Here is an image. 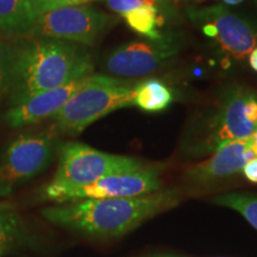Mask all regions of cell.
Wrapping results in <instances>:
<instances>
[{
  "label": "cell",
  "instance_id": "obj_1",
  "mask_svg": "<svg viewBox=\"0 0 257 257\" xmlns=\"http://www.w3.org/2000/svg\"><path fill=\"white\" fill-rule=\"evenodd\" d=\"M92 54L86 47L54 38L24 37L12 44L10 105L92 75Z\"/></svg>",
  "mask_w": 257,
  "mask_h": 257
},
{
  "label": "cell",
  "instance_id": "obj_2",
  "mask_svg": "<svg viewBox=\"0 0 257 257\" xmlns=\"http://www.w3.org/2000/svg\"><path fill=\"white\" fill-rule=\"evenodd\" d=\"M181 200L176 189H160L136 198L79 199L42 210L51 224L94 237H120L144 221L175 207Z\"/></svg>",
  "mask_w": 257,
  "mask_h": 257
},
{
  "label": "cell",
  "instance_id": "obj_3",
  "mask_svg": "<svg viewBox=\"0 0 257 257\" xmlns=\"http://www.w3.org/2000/svg\"><path fill=\"white\" fill-rule=\"evenodd\" d=\"M147 167L130 156L107 154L87 144L67 142L59 148V166L41 193L42 200L63 202L67 195L106 176L135 172Z\"/></svg>",
  "mask_w": 257,
  "mask_h": 257
},
{
  "label": "cell",
  "instance_id": "obj_4",
  "mask_svg": "<svg viewBox=\"0 0 257 257\" xmlns=\"http://www.w3.org/2000/svg\"><path fill=\"white\" fill-rule=\"evenodd\" d=\"M141 81L94 74L92 81L51 117L54 127L61 134L75 136L105 115L134 106Z\"/></svg>",
  "mask_w": 257,
  "mask_h": 257
},
{
  "label": "cell",
  "instance_id": "obj_5",
  "mask_svg": "<svg viewBox=\"0 0 257 257\" xmlns=\"http://www.w3.org/2000/svg\"><path fill=\"white\" fill-rule=\"evenodd\" d=\"M250 94L251 92L239 86L224 91L212 112L193 130L188 152L193 155H206L232 141L249 140L257 127L244 114V105Z\"/></svg>",
  "mask_w": 257,
  "mask_h": 257
},
{
  "label": "cell",
  "instance_id": "obj_6",
  "mask_svg": "<svg viewBox=\"0 0 257 257\" xmlns=\"http://www.w3.org/2000/svg\"><path fill=\"white\" fill-rule=\"evenodd\" d=\"M118 23L115 16L89 5H70L36 16L23 37L54 38L87 47Z\"/></svg>",
  "mask_w": 257,
  "mask_h": 257
},
{
  "label": "cell",
  "instance_id": "obj_7",
  "mask_svg": "<svg viewBox=\"0 0 257 257\" xmlns=\"http://www.w3.org/2000/svg\"><path fill=\"white\" fill-rule=\"evenodd\" d=\"M55 155V141L49 134H22L0 153V197L48 168Z\"/></svg>",
  "mask_w": 257,
  "mask_h": 257
},
{
  "label": "cell",
  "instance_id": "obj_8",
  "mask_svg": "<svg viewBox=\"0 0 257 257\" xmlns=\"http://www.w3.org/2000/svg\"><path fill=\"white\" fill-rule=\"evenodd\" d=\"M187 17L233 59H245L257 47L256 28L223 5L191 8L187 10Z\"/></svg>",
  "mask_w": 257,
  "mask_h": 257
},
{
  "label": "cell",
  "instance_id": "obj_9",
  "mask_svg": "<svg viewBox=\"0 0 257 257\" xmlns=\"http://www.w3.org/2000/svg\"><path fill=\"white\" fill-rule=\"evenodd\" d=\"M178 53V43L173 38L133 41L108 53L102 66L115 78H140L159 70Z\"/></svg>",
  "mask_w": 257,
  "mask_h": 257
},
{
  "label": "cell",
  "instance_id": "obj_10",
  "mask_svg": "<svg viewBox=\"0 0 257 257\" xmlns=\"http://www.w3.org/2000/svg\"><path fill=\"white\" fill-rule=\"evenodd\" d=\"M161 170L162 168L153 166L135 172L106 176L69 193L63 202L79 199L136 198L152 194L162 187Z\"/></svg>",
  "mask_w": 257,
  "mask_h": 257
},
{
  "label": "cell",
  "instance_id": "obj_11",
  "mask_svg": "<svg viewBox=\"0 0 257 257\" xmlns=\"http://www.w3.org/2000/svg\"><path fill=\"white\" fill-rule=\"evenodd\" d=\"M93 75L94 74L50 91L31 95L18 104L11 105L5 113V123L11 127H21L51 118L66 105L73 94L92 81Z\"/></svg>",
  "mask_w": 257,
  "mask_h": 257
},
{
  "label": "cell",
  "instance_id": "obj_12",
  "mask_svg": "<svg viewBox=\"0 0 257 257\" xmlns=\"http://www.w3.org/2000/svg\"><path fill=\"white\" fill-rule=\"evenodd\" d=\"M256 155L249 140L232 141L212 153L210 159L192 166L186 172V180L193 185L206 186L237 174Z\"/></svg>",
  "mask_w": 257,
  "mask_h": 257
},
{
  "label": "cell",
  "instance_id": "obj_13",
  "mask_svg": "<svg viewBox=\"0 0 257 257\" xmlns=\"http://www.w3.org/2000/svg\"><path fill=\"white\" fill-rule=\"evenodd\" d=\"M34 19L28 0H0V34L23 36Z\"/></svg>",
  "mask_w": 257,
  "mask_h": 257
},
{
  "label": "cell",
  "instance_id": "obj_14",
  "mask_svg": "<svg viewBox=\"0 0 257 257\" xmlns=\"http://www.w3.org/2000/svg\"><path fill=\"white\" fill-rule=\"evenodd\" d=\"M173 102V92L165 82L157 79L142 80L138 85L135 105L146 112L166 110Z\"/></svg>",
  "mask_w": 257,
  "mask_h": 257
},
{
  "label": "cell",
  "instance_id": "obj_15",
  "mask_svg": "<svg viewBox=\"0 0 257 257\" xmlns=\"http://www.w3.org/2000/svg\"><path fill=\"white\" fill-rule=\"evenodd\" d=\"M121 17L135 32L146 36L148 40L159 41L165 37L159 30V28L162 27L163 16L156 6H140L124 14Z\"/></svg>",
  "mask_w": 257,
  "mask_h": 257
},
{
  "label": "cell",
  "instance_id": "obj_16",
  "mask_svg": "<svg viewBox=\"0 0 257 257\" xmlns=\"http://www.w3.org/2000/svg\"><path fill=\"white\" fill-rule=\"evenodd\" d=\"M23 234V224L15 208L8 204H0V257L17 248Z\"/></svg>",
  "mask_w": 257,
  "mask_h": 257
},
{
  "label": "cell",
  "instance_id": "obj_17",
  "mask_svg": "<svg viewBox=\"0 0 257 257\" xmlns=\"http://www.w3.org/2000/svg\"><path fill=\"white\" fill-rule=\"evenodd\" d=\"M213 202L238 212L257 230V195L250 193H226L214 198Z\"/></svg>",
  "mask_w": 257,
  "mask_h": 257
},
{
  "label": "cell",
  "instance_id": "obj_18",
  "mask_svg": "<svg viewBox=\"0 0 257 257\" xmlns=\"http://www.w3.org/2000/svg\"><path fill=\"white\" fill-rule=\"evenodd\" d=\"M12 44L0 40V101L8 94L11 78Z\"/></svg>",
  "mask_w": 257,
  "mask_h": 257
},
{
  "label": "cell",
  "instance_id": "obj_19",
  "mask_svg": "<svg viewBox=\"0 0 257 257\" xmlns=\"http://www.w3.org/2000/svg\"><path fill=\"white\" fill-rule=\"evenodd\" d=\"M101 2H105L107 8L111 11H113L115 15L123 16L126 12L131 11V10L143 5L156 6L161 11V9L165 8L163 5H166L168 0H101Z\"/></svg>",
  "mask_w": 257,
  "mask_h": 257
},
{
  "label": "cell",
  "instance_id": "obj_20",
  "mask_svg": "<svg viewBox=\"0 0 257 257\" xmlns=\"http://www.w3.org/2000/svg\"><path fill=\"white\" fill-rule=\"evenodd\" d=\"M28 2L30 3V6L32 11H34L35 17L40 14H43V12L48 11V10L66 6L64 0H28Z\"/></svg>",
  "mask_w": 257,
  "mask_h": 257
},
{
  "label": "cell",
  "instance_id": "obj_21",
  "mask_svg": "<svg viewBox=\"0 0 257 257\" xmlns=\"http://www.w3.org/2000/svg\"><path fill=\"white\" fill-rule=\"evenodd\" d=\"M243 173L249 181L257 184V156L249 160L243 167Z\"/></svg>",
  "mask_w": 257,
  "mask_h": 257
},
{
  "label": "cell",
  "instance_id": "obj_22",
  "mask_svg": "<svg viewBox=\"0 0 257 257\" xmlns=\"http://www.w3.org/2000/svg\"><path fill=\"white\" fill-rule=\"evenodd\" d=\"M249 64L252 68V70H255L257 73V47L253 48L251 53L249 54Z\"/></svg>",
  "mask_w": 257,
  "mask_h": 257
},
{
  "label": "cell",
  "instance_id": "obj_23",
  "mask_svg": "<svg viewBox=\"0 0 257 257\" xmlns=\"http://www.w3.org/2000/svg\"><path fill=\"white\" fill-rule=\"evenodd\" d=\"M250 147H251V150L253 154L257 156V127L253 131L252 136L250 137Z\"/></svg>",
  "mask_w": 257,
  "mask_h": 257
},
{
  "label": "cell",
  "instance_id": "obj_24",
  "mask_svg": "<svg viewBox=\"0 0 257 257\" xmlns=\"http://www.w3.org/2000/svg\"><path fill=\"white\" fill-rule=\"evenodd\" d=\"M221 2H223V4H225V5L236 6V5H239L240 3H243L244 0H221Z\"/></svg>",
  "mask_w": 257,
  "mask_h": 257
},
{
  "label": "cell",
  "instance_id": "obj_25",
  "mask_svg": "<svg viewBox=\"0 0 257 257\" xmlns=\"http://www.w3.org/2000/svg\"><path fill=\"white\" fill-rule=\"evenodd\" d=\"M256 2H257V0H256Z\"/></svg>",
  "mask_w": 257,
  "mask_h": 257
}]
</instances>
